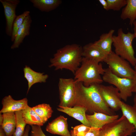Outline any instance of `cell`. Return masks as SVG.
I'll return each instance as SVG.
<instances>
[{"label": "cell", "instance_id": "obj_16", "mask_svg": "<svg viewBox=\"0 0 136 136\" xmlns=\"http://www.w3.org/2000/svg\"><path fill=\"white\" fill-rule=\"evenodd\" d=\"M23 71L24 77L28 82L27 94L33 85L37 83H45L48 77V75L35 71L27 65L23 68Z\"/></svg>", "mask_w": 136, "mask_h": 136}, {"label": "cell", "instance_id": "obj_38", "mask_svg": "<svg viewBox=\"0 0 136 136\" xmlns=\"http://www.w3.org/2000/svg\"><path fill=\"white\" fill-rule=\"evenodd\" d=\"M132 92L136 93V85L134 86L132 89Z\"/></svg>", "mask_w": 136, "mask_h": 136}, {"label": "cell", "instance_id": "obj_34", "mask_svg": "<svg viewBox=\"0 0 136 136\" xmlns=\"http://www.w3.org/2000/svg\"><path fill=\"white\" fill-rule=\"evenodd\" d=\"M0 136H6L5 133L1 126L0 127Z\"/></svg>", "mask_w": 136, "mask_h": 136}, {"label": "cell", "instance_id": "obj_6", "mask_svg": "<svg viewBox=\"0 0 136 136\" xmlns=\"http://www.w3.org/2000/svg\"><path fill=\"white\" fill-rule=\"evenodd\" d=\"M135 132L134 126L123 115L100 128L97 136H128Z\"/></svg>", "mask_w": 136, "mask_h": 136}, {"label": "cell", "instance_id": "obj_7", "mask_svg": "<svg viewBox=\"0 0 136 136\" xmlns=\"http://www.w3.org/2000/svg\"><path fill=\"white\" fill-rule=\"evenodd\" d=\"M105 70L102 77L103 81L114 85L118 89L121 99L126 101L132 95L133 79L118 77L113 74L109 67Z\"/></svg>", "mask_w": 136, "mask_h": 136}, {"label": "cell", "instance_id": "obj_25", "mask_svg": "<svg viewBox=\"0 0 136 136\" xmlns=\"http://www.w3.org/2000/svg\"><path fill=\"white\" fill-rule=\"evenodd\" d=\"M15 113L16 124L15 130L13 136H22L27 124L23 117L22 110Z\"/></svg>", "mask_w": 136, "mask_h": 136}, {"label": "cell", "instance_id": "obj_36", "mask_svg": "<svg viewBox=\"0 0 136 136\" xmlns=\"http://www.w3.org/2000/svg\"><path fill=\"white\" fill-rule=\"evenodd\" d=\"M3 120V114L0 113V125L1 126L2 125Z\"/></svg>", "mask_w": 136, "mask_h": 136}, {"label": "cell", "instance_id": "obj_11", "mask_svg": "<svg viewBox=\"0 0 136 136\" xmlns=\"http://www.w3.org/2000/svg\"><path fill=\"white\" fill-rule=\"evenodd\" d=\"M67 119L62 116H60L47 126V131L53 134L61 136H72L68 129Z\"/></svg>", "mask_w": 136, "mask_h": 136}, {"label": "cell", "instance_id": "obj_1", "mask_svg": "<svg viewBox=\"0 0 136 136\" xmlns=\"http://www.w3.org/2000/svg\"><path fill=\"white\" fill-rule=\"evenodd\" d=\"M75 81L76 96L75 106L84 107L91 112L101 113L110 115L116 114L103 99L98 90L97 84L87 87L82 82Z\"/></svg>", "mask_w": 136, "mask_h": 136}, {"label": "cell", "instance_id": "obj_13", "mask_svg": "<svg viewBox=\"0 0 136 136\" xmlns=\"http://www.w3.org/2000/svg\"><path fill=\"white\" fill-rule=\"evenodd\" d=\"M86 117L91 127L100 128L117 120L119 115L116 114L110 115L102 113L94 112L92 115L86 114Z\"/></svg>", "mask_w": 136, "mask_h": 136}, {"label": "cell", "instance_id": "obj_10", "mask_svg": "<svg viewBox=\"0 0 136 136\" xmlns=\"http://www.w3.org/2000/svg\"><path fill=\"white\" fill-rule=\"evenodd\" d=\"M4 9L6 22V32L8 36H11L14 22L17 16L16 10L20 3L19 0H0Z\"/></svg>", "mask_w": 136, "mask_h": 136}, {"label": "cell", "instance_id": "obj_21", "mask_svg": "<svg viewBox=\"0 0 136 136\" xmlns=\"http://www.w3.org/2000/svg\"><path fill=\"white\" fill-rule=\"evenodd\" d=\"M127 4L123 8L120 15L121 19H129L131 26L136 19V0H127Z\"/></svg>", "mask_w": 136, "mask_h": 136}, {"label": "cell", "instance_id": "obj_24", "mask_svg": "<svg viewBox=\"0 0 136 136\" xmlns=\"http://www.w3.org/2000/svg\"><path fill=\"white\" fill-rule=\"evenodd\" d=\"M32 108L45 123L51 117L53 112L50 105L46 104H39Z\"/></svg>", "mask_w": 136, "mask_h": 136}, {"label": "cell", "instance_id": "obj_2", "mask_svg": "<svg viewBox=\"0 0 136 136\" xmlns=\"http://www.w3.org/2000/svg\"><path fill=\"white\" fill-rule=\"evenodd\" d=\"M82 47L73 44L65 45L58 50L50 59L49 67H54L55 70L65 69L74 74L81 63L83 57Z\"/></svg>", "mask_w": 136, "mask_h": 136}, {"label": "cell", "instance_id": "obj_18", "mask_svg": "<svg viewBox=\"0 0 136 136\" xmlns=\"http://www.w3.org/2000/svg\"><path fill=\"white\" fill-rule=\"evenodd\" d=\"M3 122L1 126L6 136H13L16 129V121L15 112H8L3 113Z\"/></svg>", "mask_w": 136, "mask_h": 136}, {"label": "cell", "instance_id": "obj_3", "mask_svg": "<svg viewBox=\"0 0 136 136\" xmlns=\"http://www.w3.org/2000/svg\"><path fill=\"white\" fill-rule=\"evenodd\" d=\"M105 71L101 63L83 57L81 65L74 74V80L87 87L100 84L103 82L101 75Z\"/></svg>", "mask_w": 136, "mask_h": 136}, {"label": "cell", "instance_id": "obj_23", "mask_svg": "<svg viewBox=\"0 0 136 136\" xmlns=\"http://www.w3.org/2000/svg\"><path fill=\"white\" fill-rule=\"evenodd\" d=\"M120 105L122 115L134 126L136 134V108L134 106L130 105L121 101Z\"/></svg>", "mask_w": 136, "mask_h": 136}, {"label": "cell", "instance_id": "obj_29", "mask_svg": "<svg viewBox=\"0 0 136 136\" xmlns=\"http://www.w3.org/2000/svg\"><path fill=\"white\" fill-rule=\"evenodd\" d=\"M31 126V130L30 136H46L43 132L41 126L37 125Z\"/></svg>", "mask_w": 136, "mask_h": 136}, {"label": "cell", "instance_id": "obj_20", "mask_svg": "<svg viewBox=\"0 0 136 136\" xmlns=\"http://www.w3.org/2000/svg\"><path fill=\"white\" fill-rule=\"evenodd\" d=\"M35 7L42 12H49L57 8L61 4L60 0H30Z\"/></svg>", "mask_w": 136, "mask_h": 136}, {"label": "cell", "instance_id": "obj_22", "mask_svg": "<svg viewBox=\"0 0 136 136\" xmlns=\"http://www.w3.org/2000/svg\"><path fill=\"white\" fill-rule=\"evenodd\" d=\"M22 111L23 117L27 124L41 126L45 123L32 108L28 106Z\"/></svg>", "mask_w": 136, "mask_h": 136}, {"label": "cell", "instance_id": "obj_35", "mask_svg": "<svg viewBox=\"0 0 136 136\" xmlns=\"http://www.w3.org/2000/svg\"><path fill=\"white\" fill-rule=\"evenodd\" d=\"M134 70L135 71V75L133 79V83L134 86L136 85V65L134 66Z\"/></svg>", "mask_w": 136, "mask_h": 136}, {"label": "cell", "instance_id": "obj_27", "mask_svg": "<svg viewBox=\"0 0 136 136\" xmlns=\"http://www.w3.org/2000/svg\"><path fill=\"white\" fill-rule=\"evenodd\" d=\"M108 4L106 10L118 11L127 4V0H106Z\"/></svg>", "mask_w": 136, "mask_h": 136}, {"label": "cell", "instance_id": "obj_14", "mask_svg": "<svg viewBox=\"0 0 136 136\" xmlns=\"http://www.w3.org/2000/svg\"><path fill=\"white\" fill-rule=\"evenodd\" d=\"M108 55L94 43H90L82 47L83 57L99 62H104Z\"/></svg>", "mask_w": 136, "mask_h": 136}, {"label": "cell", "instance_id": "obj_37", "mask_svg": "<svg viewBox=\"0 0 136 136\" xmlns=\"http://www.w3.org/2000/svg\"><path fill=\"white\" fill-rule=\"evenodd\" d=\"M133 101L134 103L133 106L136 108V94L134 96L133 99Z\"/></svg>", "mask_w": 136, "mask_h": 136}, {"label": "cell", "instance_id": "obj_28", "mask_svg": "<svg viewBox=\"0 0 136 136\" xmlns=\"http://www.w3.org/2000/svg\"><path fill=\"white\" fill-rule=\"evenodd\" d=\"M91 127L83 124L75 126L73 128L74 133L76 136H84L90 130Z\"/></svg>", "mask_w": 136, "mask_h": 136}, {"label": "cell", "instance_id": "obj_5", "mask_svg": "<svg viewBox=\"0 0 136 136\" xmlns=\"http://www.w3.org/2000/svg\"><path fill=\"white\" fill-rule=\"evenodd\" d=\"M104 62L107 63L112 73L122 78L133 79L135 71L127 60L112 51L108 54Z\"/></svg>", "mask_w": 136, "mask_h": 136}, {"label": "cell", "instance_id": "obj_15", "mask_svg": "<svg viewBox=\"0 0 136 136\" xmlns=\"http://www.w3.org/2000/svg\"><path fill=\"white\" fill-rule=\"evenodd\" d=\"M57 109L58 111L65 113L81 122L88 127L90 126L86 118V112L87 111L85 107L76 105L73 107H59Z\"/></svg>", "mask_w": 136, "mask_h": 136}, {"label": "cell", "instance_id": "obj_12", "mask_svg": "<svg viewBox=\"0 0 136 136\" xmlns=\"http://www.w3.org/2000/svg\"><path fill=\"white\" fill-rule=\"evenodd\" d=\"M2 108L0 113L8 112H15L22 110L28 106L26 98L20 100L14 99L10 95L5 96L2 101Z\"/></svg>", "mask_w": 136, "mask_h": 136}, {"label": "cell", "instance_id": "obj_33", "mask_svg": "<svg viewBox=\"0 0 136 136\" xmlns=\"http://www.w3.org/2000/svg\"><path fill=\"white\" fill-rule=\"evenodd\" d=\"M133 31L134 35L135 38H136V20H135L133 23Z\"/></svg>", "mask_w": 136, "mask_h": 136}, {"label": "cell", "instance_id": "obj_4", "mask_svg": "<svg viewBox=\"0 0 136 136\" xmlns=\"http://www.w3.org/2000/svg\"><path fill=\"white\" fill-rule=\"evenodd\" d=\"M134 34L124 33L121 28L119 29L117 36L113 35V45L115 53L127 61L132 66L136 65V58L132 43L135 38Z\"/></svg>", "mask_w": 136, "mask_h": 136}, {"label": "cell", "instance_id": "obj_30", "mask_svg": "<svg viewBox=\"0 0 136 136\" xmlns=\"http://www.w3.org/2000/svg\"><path fill=\"white\" fill-rule=\"evenodd\" d=\"M100 128L91 127L90 130L84 136H97Z\"/></svg>", "mask_w": 136, "mask_h": 136}, {"label": "cell", "instance_id": "obj_17", "mask_svg": "<svg viewBox=\"0 0 136 136\" xmlns=\"http://www.w3.org/2000/svg\"><path fill=\"white\" fill-rule=\"evenodd\" d=\"M32 21L31 17L29 15L25 19L18 30L13 43L11 47V49L18 48L23 42L24 38L29 35Z\"/></svg>", "mask_w": 136, "mask_h": 136}, {"label": "cell", "instance_id": "obj_9", "mask_svg": "<svg viewBox=\"0 0 136 136\" xmlns=\"http://www.w3.org/2000/svg\"><path fill=\"white\" fill-rule=\"evenodd\" d=\"M99 92L106 104L113 111L120 109L121 99L118 89L112 85L105 86L97 84Z\"/></svg>", "mask_w": 136, "mask_h": 136}, {"label": "cell", "instance_id": "obj_19", "mask_svg": "<svg viewBox=\"0 0 136 136\" xmlns=\"http://www.w3.org/2000/svg\"><path fill=\"white\" fill-rule=\"evenodd\" d=\"M114 32V30L111 29L108 32L102 34L100 36L99 39L94 43L108 55L112 51V45Z\"/></svg>", "mask_w": 136, "mask_h": 136}, {"label": "cell", "instance_id": "obj_32", "mask_svg": "<svg viewBox=\"0 0 136 136\" xmlns=\"http://www.w3.org/2000/svg\"><path fill=\"white\" fill-rule=\"evenodd\" d=\"M30 127L29 125H27L25 127V131L22 136H29V132Z\"/></svg>", "mask_w": 136, "mask_h": 136}, {"label": "cell", "instance_id": "obj_31", "mask_svg": "<svg viewBox=\"0 0 136 136\" xmlns=\"http://www.w3.org/2000/svg\"><path fill=\"white\" fill-rule=\"evenodd\" d=\"M98 1L103 6L104 8L106 10L108 5L107 1L105 0H99Z\"/></svg>", "mask_w": 136, "mask_h": 136}, {"label": "cell", "instance_id": "obj_39", "mask_svg": "<svg viewBox=\"0 0 136 136\" xmlns=\"http://www.w3.org/2000/svg\"><path fill=\"white\" fill-rule=\"evenodd\" d=\"M70 133L72 136H76L74 133L73 130H71Z\"/></svg>", "mask_w": 136, "mask_h": 136}, {"label": "cell", "instance_id": "obj_8", "mask_svg": "<svg viewBox=\"0 0 136 136\" xmlns=\"http://www.w3.org/2000/svg\"><path fill=\"white\" fill-rule=\"evenodd\" d=\"M58 86L59 107H72L75 105L76 96V82L72 78L59 79Z\"/></svg>", "mask_w": 136, "mask_h": 136}, {"label": "cell", "instance_id": "obj_26", "mask_svg": "<svg viewBox=\"0 0 136 136\" xmlns=\"http://www.w3.org/2000/svg\"><path fill=\"white\" fill-rule=\"evenodd\" d=\"M30 13L29 11H26L16 17L13 25L12 32L11 36V40L12 42H13L14 41L18 30L27 17L30 15Z\"/></svg>", "mask_w": 136, "mask_h": 136}]
</instances>
